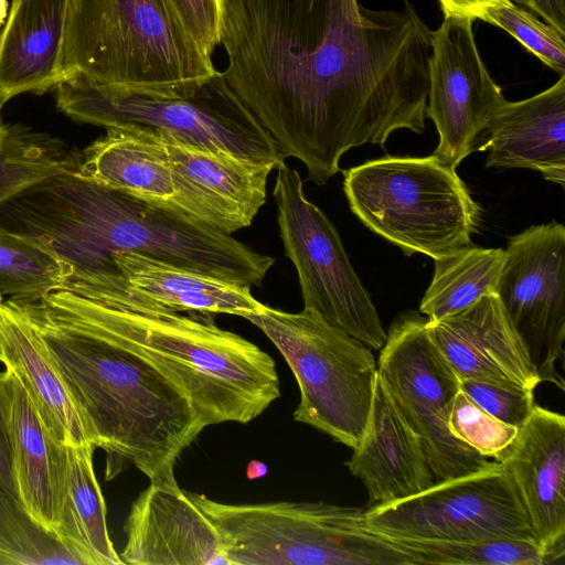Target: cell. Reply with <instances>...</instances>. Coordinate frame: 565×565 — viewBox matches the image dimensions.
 I'll use <instances>...</instances> for the list:
<instances>
[{
  "label": "cell",
  "mask_w": 565,
  "mask_h": 565,
  "mask_svg": "<svg viewBox=\"0 0 565 565\" xmlns=\"http://www.w3.org/2000/svg\"><path fill=\"white\" fill-rule=\"evenodd\" d=\"M82 153L61 139L21 125L0 136V204L25 186L51 174L78 171Z\"/></svg>",
  "instance_id": "obj_29"
},
{
  "label": "cell",
  "mask_w": 565,
  "mask_h": 565,
  "mask_svg": "<svg viewBox=\"0 0 565 565\" xmlns=\"http://www.w3.org/2000/svg\"><path fill=\"white\" fill-rule=\"evenodd\" d=\"M0 484L19 498L14 476L11 441L8 430L6 402L0 382ZM20 499V498H19Z\"/></svg>",
  "instance_id": "obj_36"
},
{
  "label": "cell",
  "mask_w": 565,
  "mask_h": 565,
  "mask_svg": "<svg viewBox=\"0 0 565 565\" xmlns=\"http://www.w3.org/2000/svg\"><path fill=\"white\" fill-rule=\"evenodd\" d=\"M93 444L58 445L53 533L79 565L124 564L110 540Z\"/></svg>",
  "instance_id": "obj_23"
},
{
  "label": "cell",
  "mask_w": 565,
  "mask_h": 565,
  "mask_svg": "<svg viewBox=\"0 0 565 565\" xmlns=\"http://www.w3.org/2000/svg\"><path fill=\"white\" fill-rule=\"evenodd\" d=\"M460 390L478 406L501 422L520 427L534 407L531 390L478 381H460Z\"/></svg>",
  "instance_id": "obj_34"
},
{
  "label": "cell",
  "mask_w": 565,
  "mask_h": 565,
  "mask_svg": "<svg viewBox=\"0 0 565 565\" xmlns=\"http://www.w3.org/2000/svg\"><path fill=\"white\" fill-rule=\"evenodd\" d=\"M41 300L56 317L148 358L185 392L205 427L247 424L280 396L273 358L220 328L213 313L171 310L125 278L87 295L56 290Z\"/></svg>",
  "instance_id": "obj_3"
},
{
  "label": "cell",
  "mask_w": 565,
  "mask_h": 565,
  "mask_svg": "<svg viewBox=\"0 0 565 565\" xmlns=\"http://www.w3.org/2000/svg\"><path fill=\"white\" fill-rule=\"evenodd\" d=\"M78 173L96 183L172 205L174 183L158 130L108 127L82 152Z\"/></svg>",
  "instance_id": "obj_24"
},
{
  "label": "cell",
  "mask_w": 565,
  "mask_h": 565,
  "mask_svg": "<svg viewBox=\"0 0 565 565\" xmlns=\"http://www.w3.org/2000/svg\"><path fill=\"white\" fill-rule=\"evenodd\" d=\"M498 0H438L445 17L479 19L483 10Z\"/></svg>",
  "instance_id": "obj_37"
},
{
  "label": "cell",
  "mask_w": 565,
  "mask_h": 565,
  "mask_svg": "<svg viewBox=\"0 0 565 565\" xmlns=\"http://www.w3.org/2000/svg\"><path fill=\"white\" fill-rule=\"evenodd\" d=\"M61 71L62 79L185 96L216 70L168 0H68Z\"/></svg>",
  "instance_id": "obj_5"
},
{
  "label": "cell",
  "mask_w": 565,
  "mask_h": 565,
  "mask_svg": "<svg viewBox=\"0 0 565 565\" xmlns=\"http://www.w3.org/2000/svg\"><path fill=\"white\" fill-rule=\"evenodd\" d=\"M426 321L413 310L399 313L376 364L395 407L418 435L437 482L482 470L497 460L481 456L450 431L449 413L460 380L429 338Z\"/></svg>",
  "instance_id": "obj_11"
},
{
  "label": "cell",
  "mask_w": 565,
  "mask_h": 565,
  "mask_svg": "<svg viewBox=\"0 0 565 565\" xmlns=\"http://www.w3.org/2000/svg\"><path fill=\"white\" fill-rule=\"evenodd\" d=\"M475 21L445 17L431 31L426 117L439 136L433 154L455 170L480 150L491 119L507 102L480 56Z\"/></svg>",
  "instance_id": "obj_14"
},
{
  "label": "cell",
  "mask_w": 565,
  "mask_h": 565,
  "mask_svg": "<svg viewBox=\"0 0 565 565\" xmlns=\"http://www.w3.org/2000/svg\"><path fill=\"white\" fill-rule=\"evenodd\" d=\"M448 425L455 437L492 459L514 440L519 429L487 413L461 390L452 402Z\"/></svg>",
  "instance_id": "obj_33"
},
{
  "label": "cell",
  "mask_w": 565,
  "mask_h": 565,
  "mask_svg": "<svg viewBox=\"0 0 565 565\" xmlns=\"http://www.w3.org/2000/svg\"><path fill=\"white\" fill-rule=\"evenodd\" d=\"M184 30L209 56L221 44L226 0H168Z\"/></svg>",
  "instance_id": "obj_35"
},
{
  "label": "cell",
  "mask_w": 565,
  "mask_h": 565,
  "mask_svg": "<svg viewBox=\"0 0 565 565\" xmlns=\"http://www.w3.org/2000/svg\"><path fill=\"white\" fill-rule=\"evenodd\" d=\"M504 249L472 244L434 259V275L419 306L428 322L458 312L483 296L495 295Z\"/></svg>",
  "instance_id": "obj_27"
},
{
  "label": "cell",
  "mask_w": 565,
  "mask_h": 565,
  "mask_svg": "<svg viewBox=\"0 0 565 565\" xmlns=\"http://www.w3.org/2000/svg\"><path fill=\"white\" fill-rule=\"evenodd\" d=\"M1 107H2V106L0 105V109H1ZM6 127H7V126H6V125H3L2 119H1V115H0V136L4 132Z\"/></svg>",
  "instance_id": "obj_39"
},
{
  "label": "cell",
  "mask_w": 565,
  "mask_h": 565,
  "mask_svg": "<svg viewBox=\"0 0 565 565\" xmlns=\"http://www.w3.org/2000/svg\"><path fill=\"white\" fill-rule=\"evenodd\" d=\"M38 232L70 266L67 286L96 287L121 275L114 257L134 252L248 287H260L275 258L181 212L96 183L61 174L46 193Z\"/></svg>",
  "instance_id": "obj_4"
},
{
  "label": "cell",
  "mask_w": 565,
  "mask_h": 565,
  "mask_svg": "<svg viewBox=\"0 0 565 565\" xmlns=\"http://www.w3.org/2000/svg\"><path fill=\"white\" fill-rule=\"evenodd\" d=\"M479 151L487 167L526 168L565 185V75L523 100L505 102L491 119Z\"/></svg>",
  "instance_id": "obj_20"
},
{
  "label": "cell",
  "mask_w": 565,
  "mask_h": 565,
  "mask_svg": "<svg viewBox=\"0 0 565 565\" xmlns=\"http://www.w3.org/2000/svg\"><path fill=\"white\" fill-rule=\"evenodd\" d=\"M124 530V564L230 565L215 525L177 480L150 482L132 502Z\"/></svg>",
  "instance_id": "obj_16"
},
{
  "label": "cell",
  "mask_w": 565,
  "mask_h": 565,
  "mask_svg": "<svg viewBox=\"0 0 565 565\" xmlns=\"http://www.w3.org/2000/svg\"><path fill=\"white\" fill-rule=\"evenodd\" d=\"M68 0H12L0 33V105L62 81Z\"/></svg>",
  "instance_id": "obj_21"
},
{
  "label": "cell",
  "mask_w": 565,
  "mask_h": 565,
  "mask_svg": "<svg viewBox=\"0 0 565 565\" xmlns=\"http://www.w3.org/2000/svg\"><path fill=\"white\" fill-rule=\"evenodd\" d=\"M369 526L416 541L535 540L516 487L498 461L479 471L435 482L412 497L365 509Z\"/></svg>",
  "instance_id": "obj_12"
},
{
  "label": "cell",
  "mask_w": 565,
  "mask_h": 565,
  "mask_svg": "<svg viewBox=\"0 0 565 565\" xmlns=\"http://www.w3.org/2000/svg\"><path fill=\"white\" fill-rule=\"evenodd\" d=\"M54 88L57 108L78 122L145 127L276 168L285 162L274 139L218 71L185 96L142 94L82 77L64 78Z\"/></svg>",
  "instance_id": "obj_8"
},
{
  "label": "cell",
  "mask_w": 565,
  "mask_h": 565,
  "mask_svg": "<svg viewBox=\"0 0 565 565\" xmlns=\"http://www.w3.org/2000/svg\"><path fill=\"white\" fill-rule=\"evenodd\" d=\"M79 564L54 533L0 484V565Z\"/></svg>",
  "instance_id": "obj_31"
},
{
  "label": "cell",
  "mask_w": 565,
  "mask_h": 565,
  "mask_svg": "<svg viewBox=\"0 0 565 565\" xmlns=\"http://www.w3.org/2000/svg\"><path fill=\"white\" fill-rule=\"evenodd\" d=\"M3 302V297L0 295V303Z\"/></svg>",
  "instance_id": "obj_40"
},
{
  "label": "cell",
  "mask_w": 565,
  "mask_h": 565,
  "mask_svg": "<svg viewBox=\"0 0 565 565\" xmlns=\"http://www.w3.org/2000/svg\"><path fill=\"white\" fill-rule=\"evenodd\" d=\"M14 476L20 500L33 519L53 533L58 445L15 375L0 373Z\"/></svg>",
  "instance_id": "obj_26"
},
{
  "label": "cell",
  "mask_w": 565,
  "mask_h": 565,
  "mask_svg": "<svg viewBox=\"0 0 565 565\" xmlns=\"http://www.w3.org/2000/svg\"><path fill=\"white\" fill-rule=\"evenodd\" d=\"M221 44L231 89L318 185L349 149L425 130L431 31L408 1L226 0Z\"/></svg>",
  "instance_id": "obj_1"
},
{
  "label": "cell",
  "mask_w": 565,
  "mask_h": 565,
  "mask_svg": "<svg viewBox=\"0 0 565 565\" xmlns=\"http://www.w3.org/2000/svg\"><path fill=\"white\" fill-rule=\"evenodd\" d=\"M411 555L412 565H551L548 551L535 540L483 539L416 541L393 537Z\"/></svg>",
  "instance_id": "obj_30"
},
{
  "label": "cell",
  "mask_w": 565,
  "mask_h": 565,
  "mask_svg": "<svg viewBox=\"0 0 565 565\" xmlns=\"http://www.w3.org/2000/svg\"><path fill=\"white\" fill-rule=\"evenodd\" d=\"M245 319L273 342L297 381L294 419L354 449L366 429L377 376L371 349L306 308L292 313L263 303Z\"/></svg>",
  "instance_id": "obj_9"
},
{
  "label": "cell",
  "mask_w": 565,
  "mask_h": 565,
  "mask_svg": "<svg viewBox=\"0 0 565 565\" xmlns=\"http://www.w3.org/2000/svg\"><path fill=\"white\" fill-rule=\"evenodd\" d=\"M541 382L564 390L565 226L534 225L509 238L497 292Z\"/></svg>",
  "instance_id": "obj_13"
},
{
  "label": "cell",
  "mask_w": 565,
  "mask_h": 565,
  "mask_svg": "<svg viewBox=\"0 0 565 565\" xmlns=\"http://www.w3.org/2000/svg\"><path fill=\"white\" fill-rule=\"evenodd\" d=\"M191 495L218 531L230 565H412L398 542L369 526L364 508Z\"/></svg>",
  "instance_id": "obj_6"
},
{
  "label": "cell",
  "mask_w": 565,
  "mask_h": 565,
  "mask_svg": "<svg viewBox=\"0 0 565 565\" xmlns=\"http://www.w3.org/2000/svg\"><path fill=\"white\" fill-rule=\"evenodd\" d=\"M494 460L512 478L537 541L554 562L565 556V417L534 405Z\"/></svg>",
  "instance_id": "obj_18"
},
{
  "label": "cell",
  "mask_w": 565,
  "mask_h": 565,
  "mask_svg": "<svg viewBox=\"0 0 565 565\" xmlns=\"http://www.w3.org/2000/svg\"><path fill=\"white\" fill-rule=\"evenodd\" d=\"M8 0H0V28L4 24L9 11Z\"/></svg>",
  "instance_id": "obj_38"
},
{
  "label": "cell",
  "mask_w": 565,
  "mask_h": 565,
  "mask_svg": "<svg viewBox=\"0 0 565 565\" xmlns=\"http://www.w3.org/2000/svg\"><path fill=\"white\" fill-rule=\"evenodd\" d=\"M114 260L134 290L174 311L246 318L263 307L248 286L134 252L118 253Z\"/></svg>",
  "instance_id": "obj_25"
},
{
  "label": "cell",
  "mask_w": 565,
  "mask_h": 565,
  "mask_svg": "<svg viewBox=\"0 0 565 565\" xmlns=\"http://www.w3.org/2000/svg\"><path fill=\"white\" fill-rule=\"evenodd\" d=\"M351 211L407 256L438 259L471 245L481 210L436 156H385L343 172Z\"/></svg>",
  "instance_id": "obj_7"
},
{
  "label": "cell",
  "mask_w": 565,
  "mask_h": 565,
  "mask_svg": "<svg viewBox=\"0 0 565 565\" xmlns=\"http://www.w3.org/2000/svg\"><path fill=\"white\" fill-rule=\"evenodd\" d=\"M71 268L41 236L0 227V295L39 299L64 289Z\"/></svg>",
  "instance_id": "obj_28"
},
{
  "label": "cell",
  "mask_w": 565,
  "mask_h": 565,
  "mask_svg": "<svg viewBox=\"0 0 565 565\" xmlns=\"http://www.w3.org/2000/svg\"><path fill=\"white\" fill-rule=\"evenodd\" d=\"M161 135L174 183L172 206L227 235L248 227L266 202L276 166Z\"/></svg>",
  "instance_id": "obj_15"
},
{
  "label": "cell",
  "mask_w": 565,
  "mask_h": 565,
  "mask_svg": "<svg viewBox=\"0 0 565 565\" xmlns=\"http://www.w3.org/2000/svg\"><path fill=\"white\" fill-rule=\"evenodd\" d=\"M0 362L23 386L55 441L93 444L38 333L10 300L0 303Z\"/></svg>",
  "instance_id": "obj_22"
},
{
  "label": "cell",
  "mask_w": 565,
  "mask_h": 565,
  "mask_svg": "<svg viewBox=\"0 0 565 565\" xmlns=\"http://www.w3.org/2000/svg\"><path fill=\"white\" fill-rule=\"evenodd\" d=\"M273 196L286 256L294 264L303 308L372 350L387 333L327 215L305 194L297 170L277 168Z\"/></svg>",
  "instance_id": "obj_10"
},
{
  "label": "cell",
  "mask_w": 565,
  "mask_h": 565,
  "mask_svg": "<svg viewBox=\"0 0 565 565\" xmlns=\"http://www.w3.org/2000/svg\"><path fill=\"white\" fill-rule=\"evenodd\" d=\"M429 338L460 381L534 391L541 383L529 350L497 295L438 321H426Z\"/></svg>",
  "instance_id": "obj_17"
},
{
  "label": "cell",
  "mask_w": 565,
  "mask_h": 565,
  "mask_svg": "<svg viewBox=\"0 0 565 565\" xmlns=\"http://www.w3.org/2000/svg\"><path fill=\"white\" fill-rule=\"evenodd\" d=\"M479 19L507 31L543 64L565 75V33L533 12L512 0H498Z\"/></svg>",
  "instance_id": "obj_32"
},
{
  "label": "cell",
  "mask_w": 565,
  "mask_h": 565,
  "mask_svg": "<svg viewBox=\"0 0 565 565\" xmlns=\"http://www.w3.org/2000/svg\"><path fill=\"white\" fill-rule=\"evenodd\" d=\"M38 333L96 448L107 479L125 463L150 482L175 480L179 456L205 428L185 392L148 358L53 315L39 299L12 300Z\"/></svg>",
  "instance_id": "obj_2"
},
{
  "label": "cell",
  "mask_w": 565,
  "mask_h": 565,
  "mask_svg": "<svg viewBox=\"0 0 565 565\" xmlns=\"http://www.w3.org/2000/svg\"><path fill=\"white\" fill-rule=\"evenodd\" d=\"M369 494V507L402 500L436 479L418 435L395 407L379 373L365 433L345 462Z\"/></svg>",
  "instance_id": "obj_19"
}]
</instances>
